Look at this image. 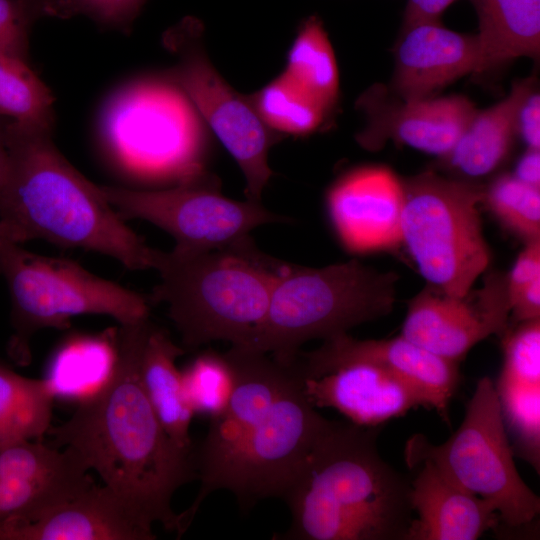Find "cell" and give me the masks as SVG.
<instances>
[{"mask_svg": "<svg viewBox=\"0 0 540 540\" xmlns=\"http://www.w3.org/2000/svg\"><path fill=\"white\" fill-rule=\"evenodd\" d=\"M455 0H408L403 30L421 23L439 22L445 9Z\"/></svg>", "mask_w": 540, "mask_h": 540, "instance_id": "39", "label": "cell"}, {"mask_svg": "<svg viewBox=\"0 0 540 540\" xmlns=\"http://www.w3.org/2000/svg\"><path fill=\"white\" fill-rule=\"evenodd\" d=\"M54 97L28 61L0 53V117L52 128Z\"/></svg>", "mask_w": 540, "mask_h": 540, "instance_id": "29", "label": "cell"}, {"mask_svg": "<svg viewBox=\"0 0 540 540\" xmlns=\"http://www.w3.org/2000/svg\"><path fill=\"white\" fill-rule=\"evenodd\" d=\"M517 131L520 132L528 149L540 148V97L531 92L520 108L517 119Z\"/></svg>", "mask_w": 540, "mask_h": 540, "instance_id": "37", "label": "cell"}, {"mask_svg": "<svg viewBox=\"0 0 540 540\" xmlns=\"http://www.w3.org/2000/svg\"><path fill=\"white\" fill-rule=\"evenodd\" d=\"M7 120L8 119L6 118L0 117V191L6 179L9 162V154L5 134V125Z\"/></svg>", "mask_w": 540, "mask_h": 540, "instance_id": "41", "label": "cell"}, {"mask_svg": "<svg viewBox=\"0 0 540 540\" xmlns=\"http://www.w3.org/2000/svg\"><path fill=\"white\" fill-rule=\"evenodd\" d=\"M503 423L519 457L540 472V384L498 377L494 383Z\"/></svg>", "mask_w": 540, "mask_h": 540, "instance_id": "30", "label": "cell"}, {"mask_svg": "<svg viewBox=\"0 0 540 540\" xmlns=\"http://www.w3.org/2000/svg\"><path fill=\"white\" fill-rule=\"evenodd\" d=\"M147 0H46L45 17L85 16L100 27L130 33Z\"/></svg>", "mask_w": 540, "mask_h": 540, "instance_id": "34", "label": "cell"}, {"mask_svg": "<svg viewBox=\"0 0 540 540\" xmlns=\"http://www.w3.org/2000/svg\"><path fill=\"white\" fill-rule=\"evenodd\" d=\"M100 130L114 160L134 176L178 184L206 173L209 130L166 76L137 79L113 93Z\"/></svg>", "mask_w": 540, "mask_h": 540, "instance_id": "7", "label": "cell"}, {"mask_svg": "<svg viewBox=\"0 0 540 540\" xmlns=\"http://www.w3.org/2000/svg\"><path fill=\"white\" fill-rule=\"evenodd\" d=\"M494 382L481 378L459 428L435 445L414 434L405 447L406 463L429 460L452 483L486 501L508 528L531 523L540 512L539 497L516 469Z\"/></svg>", "mask_w": 540, "mask_h": 540, "instance_id": "10", "label": "cell"}, {"mask_svg": "<svg viewBox=\"0 0 540 540\" xmlns=\"http://www.w3.org/2000/svg\"><path fill=\"white\" fill-rule=\"evenodd\" d=\"M0 275L11 299L13 334L7 354L17 365L30 362V340L37 331L66 329L74 316L108 315L120 325L149 318L148 301L140 294L72 260L29 252L1 236Z\"/></svg>", "mask_w": 540, "mask_h": 540, "instance_id": "8", "label": "cell"}, {"mask_svg": "<svg viewBox=\"0 0 540 540\" xmlns=\"http://www.w3.org/2000/svg\"><path fill=\"white\" fill-rule=\"evenodd\" d=\"M225 355L235 385L227 407L210 419L205 439L195 448L200 488L179 513L182 535L217 490L231 492L244 513L261 500L281 498L332 421L307 400L293 365L236 346Z\"/></svg>", "mask_w": 540, "mask_h": 540, "instance_id": "1", "label": "cell"}, {"mask_svg": "<svg viewBox=\"0 0 540 540\" xmlns=\"http://www.w3.org/2000/svg\"><path fill=\"white\" fill-rule=\"evenodd\" d=\"M395 57L394 87L405 101L428 98L456 79L475 73L480 59L477 34H462L440 22L403 30Z\"/></svg>", "mask_w": 540, "mask_h": 540, "instance_id": "19", "label": "cell"}, {"mask_svg": "<svg viewBox=\"0 0 540 540\" xmlns=\"http://www.w3.org/2000/svg\"><path fill=\"white\" fill-rule=\"evenodd\" d=\"M153 526L107 486L95 484L26 521L0 526V540H154Z\"/></svg>", "mask_w": 540, "mask_h": 540, "instance_id": "18", "label": "cell"}, {"mask_svg": "<svg viewBox=\"0 0 540 540\" xmlns=\"http://www.w3.org/2000/svg\"><path fill=\"white\" fill-rule=\"evenodd\" d=\"M538 277H540V239L526 243L511 272L507 274L510 303L530 282Z\"/></svg>", "mask_w": 540, "mask_h": 540, "instance_id": "36", "label": "cell"}, {"mask_svg": "<svg viewBox=\"0 0 540 540\" xmlns=\"http://www.w3.org/2000/svg\"><path fill=\"white\" fill-rule=\"evenodd\" d=\"M380 428L331 421L281 497L291 524L273 539L406 540L411 485L380 456Z\"/></svg>", "mask_w": 540, "mask_h": 540, "instance_id": "4", "label": "cell"}, {"mask_svg": "<svg viewBox=\"0 0 540 540\" xmlns=\"http://www.w3.org/2000/svg\"><path fill=\"white\" fill-rule=\"evenodd\" d=\"M150 322L120 325L110 378L46 434L50 446L73 449L146 523H160L180 537L172 498L197 477L195 448L182 449L169 437L142 387L139 355Z\"/></svg>", "mask_w": 540, "mask_h": 540, "instance_id": "2", "label": "cell"}, {"mask_svg": "<svg viewBox=\"0 0 540 540\" xmlns=\"http://www.w3.org/2000/svg\"><path fill=\"white\" fill-rule=\"evenodd\" d=\"M510 310L507 274L499 271L486 274L481 287L460 297L426 285L409 301L401 335L459 363L478 342L506 333Z\"/></svg>", "mask_w": 540, "mask_h": 540, "instance_id": "13", "label": "cell"}, {"mask_svg": "<svg viewBox=\"0 0 540 540\" xmlns=\"http://www.w3.org/2000/svg\"><path fill=\"white\" fill-rule=\"evenodd\" d=\"M54 399L44 379L24 377L0 359V448L42 440L51 426Z\"/></svg>", "mask_w": 540, "mask_h": 540, "instance_id": "26", "label": "cell"}, {"mask_svg": "<svg viewBox=\"0 0 540 540\" xmlns=\"http://www.w3.org/2000/svg\"><path fill=\"white\" fill-rule=\"evenodd\" d=\"M477 110L464 96L405 101L358 136L367 148H376L382 137H392L414 149L446 156L455 146Z\"/></svg>", "mask_w": 540, "mask_h": 540, "instance_id": "21", "label": "cell"}, {"mask_svg": "<svg viewBox=\"0 0 540 540\" xmlns=\"http://www.w3.org/2000/svg\"><path fill=\"white\" fill-rule=\"evenodd\" d=\"M186 350L169 333L150 322L139 355L144 392L169 437L182 449L194 450L190 426L194 412L185 397L176 359Z\"/></svg>", "mask_w": 540, "mask_h": 540, "instance_id": "22", "label": "cell"}, {"mask_svg": "<svg viewBox=\"0 0 540 540\" xmlns=\"http://www.w3.org/2000/svg\"><path fill=\"white\" fill-rule=\"evenodd\" d=\"M347 361L371 363L406 380L419 389L431 409L450 424L449 404L460 382L459 363L439 357L402 335L359 340L343 333L323 340L314 350H300L293 366L299 375H308Z\"/></svg>", "mask_w": 540, "mask_h": 540, "instance_id": "15", "label": "cell"}, {"mask_svg": "<svg viewBox=\"0 0 540 540\" xmlns=\"http://www.w3.org/2000/svg\"><path fill=\"white\" fill-rule=\"evenodd\" d=\"M118 357V330L75 335L62 343L43 378L53 396L80 401L110 378Z\"/></svg>", "mask_w": 540, "mask_h": 540, "instance_id": "25", "label": "cell"}, {"mask_svg": "<svg viewBox=\"0 0 540 540\" xmlns=\"http://www.w3.org/2000/svg\"><path fill=\"white\" fill-rule=\"evenodd\" d=\"M417 473L410 481V500L418 517L406 540H475L496 529L497 512L483 499L461 489L429 460L407 463Z\"/></svg>", "mask_w": 540, "mask_h": 540, "instance_id": "20", "label": "cell"}, {"mask_svg": "<svg viewBox=\"0 0 540 540\" xmlns=\"http://www.w3.org/2000/svg\"><path fill=\"white\" fill-rule=\"evenodd\" d=\"M479 17L480 59L475 74L540 48V0H473Z\"/></svg>", "mask_w": 540, "mask_h": 540, "instance_id": "24", "label": "cell"}, {"mask_svg": "<svg viewBox=\"0 0 540 540\" xmlns=\"http://www.w3.org/2000/svg\"><path fill=\"white\" fill-rule=\"evenodd\" d=\"M317 101L328 114L339 93V73L334 50L321 20L310 16L299 27L288 51L283 72Z\"/></svg>", "mask_w": 540, "mask_h": 540, "instance_id": "27", "label": "cell"}, {"mask_svg": "<svg viewBox=\"0 0 540 540\" xmlns=\"http://www.w3.org/2000/svg\"><path fill=\"white\" fill-rule=\"evenodd\" d=\"M402 184V243L427 285L450 296H463L491 260L479 211L484 190L433 172Z\"/></svg>", "mask_w": 540, "mask_h": 540, "instance_id": "9", "label": "cell"}, {"mask_svg": "<svg viewBox=\"0 0 540 540\" xmlns=\"http://www.w3.org/2000/svg\"><path fill=\"white\" fill-rule=\"evenodd\" d=\"M249 99L262 122L278 135L310 134L327 116L321 105L284 73Z\"/></svg>", "mask_w": 540, "mask_h": 540, "instance_id": "28", "label": "cell"}, {"mask_svg": "<svg viewBox=\"0 0 540 540\" xmlns=\"http://www.w3.org/2000/svg\"><path fill=\"white\" fill-rule=\"evenodd\" d=\"M71 448L25 439L0 448V526L32 520L94 485Z\"/></svg>", "mask_w": 540, "mask_h": 540, "instance_id": "14", "label": "cell"}, {"mask_svg": "<svg viewBox=\"0 0 540 540\" xmlns=\"http://www.w3.org/2000/svg\"><path fill=\"white\" fill-rule=\"evenodd\" d=\"M483 202L505 228L525 243L540 239V188L513 174H503L484 191Z\"/></svg>", "mask_w": 540, "mask_h": 540, "instance_id": "32", "label": "cell"}, {"mask_svg": "<svg viewBox=\"0 0 540 540\" xmlns=\"http://www.w3.org/2000/svg\"><path fill=\"white\" fill-rule=\"evenodd\" d=\"M283 265L252 242L193 254L161 252L155 268L160 282L150 299L168 306L186 351L220 340L246 348L267 313Z\"/></svg>", "mask_w": 540, "mask_h": 540, "instance_id": "5", "label": "cell"}, {"mask_svg": "<svg viewBox=\"0 0 540 540\" xmlns=\"http://www.w3.org/2000/svg\"><path fill=\"white\" fill-rule=\"evenodd\" d=\"M403 184L383 166L354 169L327 193V209L342 245L352 253L392 250L402 244Z\"/></svg>", "mask_w": 540, "mask_h": 540, "instance_id": "16", "label": "cell"}, {"mask_svg": "<svg viewBox=\"0 0 540 540\" xmlns=\"http://www.w3.org/2000/svg\"><path fill=\"white\" fill-rule=\"evenodd\" d=\"M510 305L514 325L540 318V277L530 282Z\"/></svg>", "mask_w": 540, "mask_h": 540, "instance_id": "38", "label": "cell"}, {"mask_svg": "<svg viewBox=\"0 0 540 540\" xmlns=\"http://www.w3.org/2000/svg\"><path fill=\"white\" fill-rule=\"evenodd\" d=\"M501 338L504 359L499 377L540 384V318L509 326Z\"/></svg>", "mask_w": 540, "mask_h": 540, "instance_id": "33", "label": "cell"}, {"mask_svg": "<svg viewBox=\"0 0 540 540\" xmlns=\"http://www.w3.org/2000/svg\"><path fill=\"white\" fill-rule=\"evenodd\" d=\"M100 187L121 218L142 219L166 231L176 241L172 251L180 254L241 247L252 242L255 228L288 220L261 202L225 197L207 172L165 190Z\"/></svg>", "mask_w": 540, "mask_h": 540, "instance_id": "12", "label": "cell"}, {"mask_svg": "<svg viewBox=\"0 0 540 540\" xmlns=\"http://www.w3.org/2000/svg\"><path fill=\"white\" fill-rule=\"evenodd\" d=\"M298 376L313 407L335 409L363 427H381L419 406L431 409L427 397L415 386L363 361L342 362Z\"/></svg>", "mask_w": 540, "mask_h": 540, "instance_id": "17", "label": "cell"}, {"mask_svg": "<svg viewBox=\"0 0 540 540\" xmlns=\"http://www.w3.org/2000/svg\"><path fill=\"white\" fill-rule=\"evenodd\" d=\"M522 182L538 187L540 186V154L539 150L528 149L517 163L515 174Z\"/></svg>", "mask_w": 540, "mask_h": 540, "instance_id": "40", "label": "cell"}, {"mask_svg": "<svg viewBox=\"0 0 540 540\" xmlns=\"http://www.w3.org/2000/svg\"><path fill=\"white\" fill-rule=\"evenodd\" d=\"M46 0H0V53L28 61L34 23L45 17Z\"/></svg>", "mask_w": 540, "mask_h": 540, "instance_id": "35", "label": "cell"}, {"mask_svg": "<svg viewBox=\"0 0 540 540\" xmlns=\"http://www.w3.org/2000/svg\"><path fill=\"white\" fill-rule=\"evenodd\" d=\"M203 25L185 17L162 37L177 61L166 73L189 98L209 131H212L240 167L248 200L261 202L273 175L268 152L279 140L260 119L249 97L235 91L217 72L203 46Z\"/></svg>", "mask_w": 540, "mask_h": 540, "instance_id": "11", "label": "cell"}, {"mask_svg": "<svg viewBox=\"0 0 540 540\" xmlns=\"http://www.w3.org/2000/svg\"><path fill=\"white\" fill-rule=\"evenodd\" d=\"M531 92V79L518 81L502 101L477 111L455 146L443 157L448 165L469 177L494 171L509 153L520 108Z\"/></svg>", "mask_w": 540, "mask_h": 540, "instance_id": "23", "label": "cell"}, {"mask_svg": "<svg viewBox=\"0 0 540 540\" xmlns=\"http://www.w3.org/2000/svg\"><path fill=\"white\" fill-rule=\"evenodd\" d=\"M188 404L194 414L209 419L227 407L235 385V375L225 353L204 351L181 371Z\"/></svg>", "mask_w": 540, "mask_h": 540, "instance_id": "31", "label": "cell"}, {"mask_svg": "<svg viewBox=\"0 0 540 540\" xmlns=\"http://www.w3.org/2000/svg\"><path fill=\"white\" fill-rule=\"evenodd\" d=\"M5 134L9 162L0 191L2 238L94 251L130 270L156 268L162 251L149 247L101 187L65 159L52 141V128L7 120Z\"/></svg>", "mask_w": 540, "mask_h": 540, "instance_id": "3", "label": "cell"}, {"mask_svg": "<svg viewBox=\"0 0 540 540\" xmlns=\"http://www.w3.org/2000/svg\"><path fill=\"white\" fill-rule=\"evenodd\" d=\"M397 281L394 272L358 260L321 268L284 264L267 313L246 349L290 366L305 342L347 333L391 313Z\"/></svg>", "mask_w": 540, "mask_h": 540, "instance_id": "6", "label": "cell"}]
</instances>
